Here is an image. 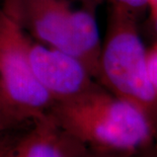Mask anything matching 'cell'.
Segmentation results:
<instances>
[{
	"mask_svg": "<svg viewBox=\"0 0 157 157\" xmlns=\"http://www.w3.org/2000/svg\"><path fill=\"white\" fill-rule=\"evenodd\" d=\"M48 116L70 138L98 154L129 156L156 144L141 109L95 87L56 101Z\"/></svg>",
	"mask_w": 157,
	"mask_h": 157,
	"instance_id": "1",
	"label": "cell"
},
{
	"mask_svg": "<svg viewBox=\"0 0 157 157\" xmlns=\"http://www.w3.org/2000/svg\"><path fill=\"white\" fill-rule=\"evenodd\" d=\"M26 45L17 13H0V101L16 122L45 118L55 103L33 72Z\"/></svg>",
	"mask_w": 157,
	"mask_h": 157,
	"instance_id": "2",
	"label": "cell"
},
{
	"mask_svg": "<svg viewBox=\"0 0 157 157\" xmlns=\"http://www.w3.org/2000/svg\"><path fill=\"white\" fill-rule=\"evenodd\" d=\"M22 14L36 38L95 72L99 29L94 15L74 0H26ZM98 72V71H96Z\"/></svg>",
	"mask_w": 157,
	"mask_h": 157,
	"instance_id": "3",
	"label": "cell"
},
{
	"mask_svg": "<svg viewBox=\"0 0 157 157\" xmlns=\"http://www.w3.org/2000/svg\"><path fill=\"white\" fill-rule=\"evenodd\" d=\"M98 72L112 94L144 113L157 144V91L148 76L145 47L137 34L130 29L113 33L102 52Z\"/></svg>",
	"mask_w": 157,
	"mask_h": 157,
	"instance_id": "4",
	"label": "cell"
},
{
	"mask_svg": "<svg viewBox=\"0 0 157 157\" xmlns=\"http://www.w3.org/2000/svg\"><path fill=\"white\" fill-rule=\"evenodd\" d=\"M26 48L36 80L55 102L93 87L89 70L79 59L58 49L32 42L29 38Z\"/></svg>",
	"mask_w": 157,
	"mask_h": 157,
	"instance_id": "5",
	"label": "cell"
},
{
	"mask_svg": "<svg viewBox=\"0 0 157 157\" xmlns=\"http://www.w3.org/2000/svg\"><path fill=\"white\" fill-rule=\"evenodd\" d=\"M34 123L35 126L19 138L0 142V157H75L76 153L70 148L74 140L49 116Z\"/></svg>",
	"mask_w": 157,
	"mask_h": 157,
	"instance_id": "6",
	"label": "cell"
},
{
	"mask_svg": "<svg viewBox=\"0 0 157 157\" xmlns=\"http://www.w3.org/2000/svg\"><path fill=\"white\" fill-rule=\"evenodd\" d=\"M147 71L150 81L157 91V51L147 56Z\"/></svg>",
	"mask_w": 157,
	"mask_h": 157,
	"instance_id": "7",
	"label": "cell"
},
{
	"mask_svg": "<svg viewBox=\"0 0 157 157\" xmlns=\"http://www.w3.org/2000/svg\"><path fill=\"white\" fill-rule=\"evenodd\" d=\"M13 123L17 122L12 118V116L7 112V109L4 108V105L0 101V131L6 129Z\"/></svg>",
	"mask_w": 157,
	"mask_h": 157,
	"instance_id": "8",
	"label": "cell"
},
{
	"mask_svg": "<svg viewBox=\"0 0 157 157\" xmlns=\"http://www.w3.org/2000/svg\"><path fill=\"white\" fill-rule=\"evenodd\" d=\"M127 157H157V144H154Z\"/></svg>",
	"mask_w": 157,
	"mask_h": 157,
	"instance_id": "9",
	"label": "cell"
},
{
	"mask_svg": "<svg viewBox=\"0 0 157 157\" xmlns=\"http://www.w3.org/2000/svg\"><path fill=\"white\" fill-rule=\"evenodd\" d=\"M122 4L129 7H142L149 2V0H118Z\"/></svg>",
	"mask_w": 157,
	"mask_h": 157,
	"instance_id": "10",
	"label": "cell"
},
{
	"mask_svg": "<svg viewBox=\"0 0 157 157\" xmlns=\"http://www.w3.org/2000/svg\"><path fill=\"white\" fill-rule=\"evenodd\" d=\"M96 157H127L124 155H117V154H98V153H95Z\"/></svg>",
	"mask_w": 157,
	"mask_h": 157,
	"instance_id": "11",
	"label": "cell"
},
{
	"mask_svg": "<svg viewBox=\"0 0 157 157\" xmlns=\"http://www.w3.org/2000/svg\"><path fill=\"white\" fill-rule=\"evenodd\" d=\"M85 157H96V155H95V153L93 155H90V154H88V153H87V155H86Z\"/></svg>",
	"mask_w": 157,
	"mask_h": 157,
	"instance_id": "12",
	"label": "cell"
},
{
	"mask_svg": "<svg viewBox=\"0 0 157 157\" xmlns=\"http://www.w3.org/2000/svg\"><path fill=\"white\" fill-rule=\"evenodd\" d=\"M155 29H156V32H157V19H156V23H155Z\"/></svg>",
	"mask_w": 157,
	"mask_h": 157,
	"instance_id": "13",
	"label": "cell"
}]
</instances>
